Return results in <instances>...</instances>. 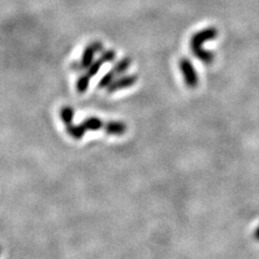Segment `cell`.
I'll use <instances>...</instances> for the list:
<instances>
[{
  "label": "cell",
  "instance_id": "8992f818",
  "mask_svg": "<svg viewBox=\"0 0 259 259\" xmlns=\"http://www.w3.org/2000/svg\"><path fill=\"white\" fill-rule=\"evenodd\" d=\"M132 64V59L129 58V57H124L122 58L121 61H119L115 66H114V69L115 72L117 75H122L124 74L125 71H127L129 69V67Z\"/></svg>",
  "mask_w": 259,
  "mask_h": 259
},
{
  "label": "cell",
  "instance_id": "5b68a950",
  "mask_svg": "<svg viewBox=\"0 0 259 259\" xmlns=\"http://www.w3.org/2000/svg\"><path fill=\"white\" fill-rule=\"evenodd\" d=\"M102 50H103V44L101 42H93L91 45H89L88 48L85 49L82 57V65L84 67L90 66L93 62V57H94L95 53Z\"/></svg>",
  "mask_w": 259,
  "mask_h": 259
},
{
  "label": "cell",
  "instance_id": "52a82bcc",
  "mask_svg": "<svg viewBox=\"0 0 259 259\" xmlns=\"http://www.w3.org/2000/svg\"><path fill=\"white\" fill-rule=\"evenodd\" d=\"M117 74L115 72V70L114 69H111L110 71H108L107 74H106L103 78H102V80L99 81V83H98V88L99 89H103V88H107V86L115 80V79L117 78Z\"/></svg>",
  "mask_w": 259,
  "mask_h": 259
},
{
  "label": "cell",
  "instance_id": "3957f363",
  "mask_svg": "<svg viewBox=\"0 0 259 259\" xmlns=\"http://www.w3.org/2000/svg\"><path fill=\"white\" fill-rule=\"evenodd\" d=\"M179 69H181L184 81L189 89H196L199 84V76L196 71L194 64L187 57L179 59Z\"/></svg>",
  "mask_w": 259,
  "mask_h": 259
},
{
  "label": "cell",
  "instance_id": "277c9868",
  "mask_svg": "<svg viewBox=\"0 0 259 259\" xmlns=\"http://www.w3.org/2000/svg\"><path fill=\"white\" fill-rule=\"evenodd\" d=\"M137 82V77L135 75H129V76H123L121 78H116L108 86L107 91L108 93H114L120 90L129 89L131 86L134 85Z\"/></svg>",
  "mask_w": 259,
  "mask_h": 259
},
{
  "label": "cell",
  "instance_id": "ba28073f",
  "mask_svg": "<svg viewBox=\"0 0 259 259\" xmlns=\"http://www.w3.org/2000/svg\"><path fill=\"white\" fill-rule=\"evenodd\" d=\"M256 237H257V239L259 240V228H258L257 231H256Z\"/></svg>",
  "mask_w": 259,
  "mask_h": 259
},
{
  "label": "cell",
  "instance_id": "7a4b0ae2",
  "mask_svg": "<svg viewBox=\"0 0 259 259\" xmlns=\"http://www.w3.org/2000/svg\"><path fill=\"white\" fill-rule=\"evenodd\" d=\"M116 52L114 50H108V51H105L102 56L99 57L97 61H95L94 63H92L90 65L89 67V70H88V74H86L85 76L81 77L80 80L78 81V84H77V89L79 92H84L88 90V86H89V83H90V79L92 76L96 75L98 70L101 69L102 65L106 64V63H110V62H114L116 59Z\"/></svg>",
  "mask_w": 259,
  "mask_h": 259
},
{
  "label": "cell",
  "instance_id": "6da1fadb",
  "mask_svg": "<svg viewBox=\"0 0 259 259\" xmlns=\"http://www.w3.org/2000/svg\"><path fill=\"white\" fill-rule=\"evenodd\" d=\"M218 30L215 27H208L204 28L200 31L196 32L195 35H192L190 39V48L191 52L194 53V55L200 59V61L204 64L210 65L214 61V53L209 50L203 49V43L213 40V39L217 38Z\"/></svg>",
  "mask_w": 259,
  "mask_h": 259
}]
</instances>
